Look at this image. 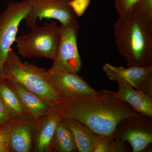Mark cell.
Here are the masks:
<instances>
[{"instance_id": "4", "label": "cell", "mask_w": 152, "mask_h": 152, "mask_svg": "<svg viewBox=\"0 0 152 152\" xmlns=\"http://www.w3.org/2000/svg\"><path fill=\"white\" fill-rule=\"evenodd\" d=\"M60 27L56 22L44 23L30 32L17 37L16 48L18 54L24 58H45L52 60L54 56L60 37Z\"/></svg>"}, {"instance_id": "2", "label": "cell", "mask_w": 152, "mask_h": 152, "mask_svg": "<svg viewBox=\"0 0 152 152\" xmlns=\"http://www.w3.org/2000/svg\"><path fill=\"white\" fill-rule=\"evenodd\" d=\"M113 27L116 45L128 66L152 65V22L132 11L127 16L119 17Z\"/></svg>"}, {"instance_id": "19", "label": "cell", "mask_w": 152, "mask_h": 152, "mask_svg": "<svg viewBox=\"0 0 152 152\" xmlns=\"http://www.w3.org/2000/svg\"><path fill=\"white\" fill-rule=\"evenodd\" d=\"M132 11L145 20L152 23V0H139Z\"/></svg>"}, {"instance_id": "16", "label": "cell", "mask_w": 152, "mask_h": 152, "mask_svg": "<svg viewBox=\"0 0 152 152\" xmlns=\"http://www.w3.org/2000/svg\"><path fill=\"white\" fill-rule=\"evenodd\" d=\"M0 99L14 118L24 119L30 118L18 95L6 83L5 77L0 79Z\"/></svg>"}, {"instance_id": "3", "label": "cell", "mask_w": 152, "mask_h": 152, "mask_svg": "<svg viewBox=\"0 0 152 152\" xmlns=\"http://www.w3.org/2000/svg\"><path fill=\"white\" fill-rule=\"evenodd\" d=\"M6 77L18 82L43 98L51 107L56 106L62 97L49 83L46 70L27 62L22 61L11 49L4 65Z\"/></svg>"}, {"instance_id": "10", "label": "cell", "mask_w": 152, "mask_h": 152, "mask_svg": "<svg viewBox=\"0 0 152 152\" xmlns=\"http://www.w3.org/2000/svg\"><path fill=\"white\" fill-rule=\"evenodd\" d=\"M103 70L110 80L118 83V90L115 96L118 99L127 103L139 113L152 118V99L136 89L126 79L113 70L110 64H105Z\"/></svg>"}, {"instance_id": "12", "label": "cell", "mask_w": 152, "mask_h": 152, "mask_svg": "<svg viewBox=\"0 0 152 152\" xmlns=\"http://www.w3.org/2000/svg\"><path fill=\"white\" fill-rule=\"evenodd\" d=\"M5 81L18 95L28 116L34 121L42 116L51 107L43 98L15 81L6 77Z\"/></svg>"}, {"instance_id": "13", "label": "cell", "mask_w": 152, "mask_h": 152, "mask_svg": "<svg viewBox=\"0 0 152 152\" xmlns=\"http://www.w3.org/2000/svg\"><path fill=\"white\" fill-rule=\"evenodd\" d=\"M113 70L128 81L134 88L152 99V65L145 67L116 66Z\"/></svg>"}, {"instance_id": "22", "label": "cell", "mask_w": 152, "mask_h": 152, "mask_svg": "<svg viewBox=\"0 0 152 152\" xmlns=\"http://www.w3.org/2000/svg\"><path fill=\"white\" fill-rule=\"evenodd\" d=\"M14 119L6 108L0 99V126L5 124Z\"/></svg>"}, {"instance_id": "6", "label": "cell", "mask_w": 152, "mask_h": 152, "mask_svg": "<svg viewBox=\"0 0 152 152\" xmlns=\"http://www.w3.org/2000/svg\"><path fill=\"white\" fill-rule=\"evenodd\" d=\"M58 46L53 58L52 69L78 73L83 64L77 45L79 26L77 20L60 26Z\"/></svg>"}, {"instance_id": "17", "label": "cell", "mask_w": 152, "mask_h": 152, "mask_svg": "<svg viewBox=\"0 0 152 152\" xmlns=\"http://www.w3.org/2000/svg\"><path fill=\"white\" fill-rule=\"evenodd\" d=\"M51 152H77L70 131L61 121L57 125L50 143Z\"/></svg>"}, {"instance_id": "9", "label": "cell", "mask_w": 152, "mask_h": 152, "mask_svg": "<svg viewBox=\"0 0 152 152\" xmlns=\"http://www.w3.org/2000/svg\"><path fill=\"white\" fill-rule=\"evenodd\" d=\"M45 77L52 88L62 97L98 94L77 73L50 68L46 70Z\"/></svg>"}, {"instance_id": "11", "label": "cell", "mask_w": 152, "mask_h": 152, "mask_svg": "<svg viewBox=\"0 0 152 152\" xmlns=\"http://www.w3.org/2000/svg\"><path fill=\"white\" fill-rule=\"evenodd\" d=\"M56 106L51 107L39 119L34 121L33 128V151L51 152L50 143L57 125L63 118Z\"/></svg>"}, {"instance_id": "7", "label": "cell", "mask_w": 152, "mask_h": 152, "mask_svg": "<svg viewBox=\"0 0 152 152\" xmlns=\"http://www.w3.org/2000/svg\"><path fill=\"white\" fill-rule=\"evenodd\" d=\"M113 136L129 143L133 152L142 151L152 142V118L142 115L125 118L117 125Z\"/></svg>"}, {"instance_id": "1", "label": "cell", "mask_w": 152, "mask_h": 152, "mask_svg": "<svg viewBox=\"0 0 152 152\" xmlns=\"http://www.w3.org/2000/svg\"><path fill=\"white\" fill-rule=\"evenodd\" d=\"M115 93L103 89L98 94L62 97L56 106L64 117L79 121L95 134L111 135L123 119L142 115Z\"/></svg>"}, {"instance_id": "21", "label": "cell", "mask_w": 152, "mask_h": 152, "mask_svg": "<svg viewBox=\"0 0 152 152\" xmlns=\"http://www.w3.org/2000/svg\"><path fill=\"white\" fill-rule=\"evenodd\" d=\"M114 139L113 134L99 136L93 152H112Z\"/></svg>"}, {"instance_id": "15", "label": "cell", "mask_w": 152, "mask_h": 152, "mask_svg": "<svg viewBox=\"0 0 152 152\" xmlns=\"http://www.w3.org/2000/svg\"><path fill=\"white\" fill-rule=\"evenodd\" d=\"M34 120H22L15 128L9 142L10 152L33 151V128Z\"/></svg>"}, {"instance_id": "5", "label": "cell", "mask_w": 152, "mask_h": 152, "mask_svg": "<svg viewBox=\"0 0 152 152\" xmlns=\"http://www.w3.org/2000/svg\"><path fill=\"white\" fill-rule=\"evenodd\" d=\"M30 9L27 0L11 1L0 15V79L5 77L4 64L15 42L20 24Z\"/></svg>"}, {"instance_id": "14", "label": "cell", "mask_w": 152, "mask_h": 152, "mask_svg": "<svg viewBox=\"0 0 152 152\" xmlns=\"http://www.w3.org/2000/svg\"><path fill=\"white\" fill-rule=\"evenodd\" d=\"M61 121L72 133L78 152H93L99 135L77 120L64 117Z\"/></svg>"}, {"instance_id": "8", "label": "cell", "mask_w": 152, "mask_h": 152, "mask_svg": "<svg viewBox=\"0 0 152 152\" xmlns=\"http://www.w3.org/2000/svg\"><path fill=\"white\" fill-rule=\"evenodd\" d=\"M72 0H27L30 10L24 20L32 29L37 26V19H53L61 24L77 20V15L71 5Z\"/></svg>"}, {"instance_id": "18", "label": "cell", "mask_w": 152, "mask_h": 152, "mask_svg": "<svg viewBox=\"0 0 152 152\" xmlns=\"http://www.w3.org/2000/svg\"><path fill=\"white\" fill-rule=\"evenodd\" d=\"M23 120L13 119L9 122L0 126V152H10V139L15 128Z\"/></svg>"}, {"instance_id": "20", "label": "cell", "mask_w": 152, "mask_h": 152, "mask_svg": "<svg viewBox=\"0 0 152 152\" xmlns=\"http://www.w3.org/2000/svg\"><path fill=\"white\" fill-rule=\"evenodd\" d=\"M139 0H114V5L119 17L127 16L132 12L133 7Z\"/></svg>"}]
</instances>
